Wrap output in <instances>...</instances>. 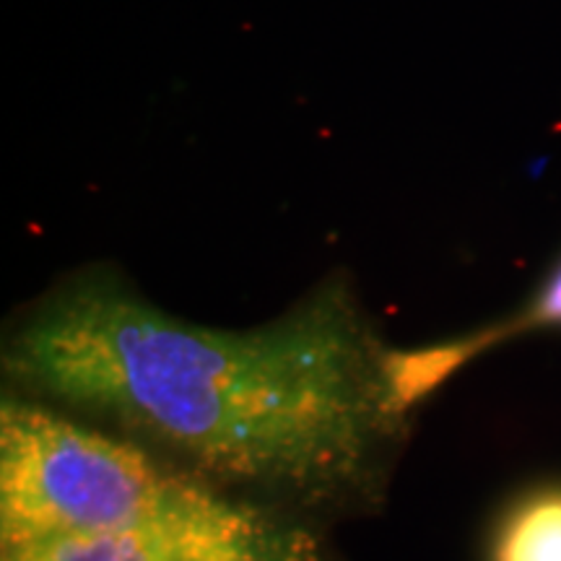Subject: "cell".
Here are the masks:
<instances>
[{
  "label": "cell",
  "mask_w": 561,
  "mask_h": 561,
  "mask_svg": "<svg viewBox=\"0 0 561 561\" xmlns=\"http://www.w3.org/2000/svg\"><path fill=\"white\" fill-rule=\"evenodd\" d=\"M388 351L343 284L268 325L216 331L89 271L11 333L3 371L34 401L100 421L216 489L328 502L367 483L405 421Z\"/></svg>",
  "instance_id": "6da1fadb"
},
{
  "label": "cell",
  "mask_w": 561,
  "mask_h": 561,
  "mask_svg": "<svg viewBox=\"0 0 561 561\" xmlns=\"http://www.w3.org/2000/svg\"><path fill=\"white\" fill-rule=\"evenodd\" d=\"M231 500L149 447L34 398L0 403V549L159 525L231 523Z\"/></svg>",
  "instance_id": "7a4b0ae2"
},
{
  "label": "cell",
  "mask_w": 561,
  "mask_h": 561,
  "mask_svg": "<svg viewBox=\"0 0 561 561\" xmlns=\"http://www.w3.org/2000/svg\"><path fill=\"white\" fill-rule=\"evenodd\" d=\"M0 561H325L322 546L297 523L263 507L242 520L58 538L0 549Z\"/></svg>",
  "instance_id": "3957f363"
},
{
  "label": "cell",
  "mask_w": 561,
  "mask_h": 561,
  "mask_svg": "<svg viewBox=\"0 0 561 561\" xmlns=\"http://www.w3.org/2000/svg\"><path fill=\"white\" fill-rule=\"evenodd\" d=\"M494 561H561V491L523 502L502 525Z\"/></svg>",
  "instance_id": "277c9868"
},
{
  "label": "cell",
  "mask_w": 561,
  "mask_h": 561,
  "mask_svg": "<svg viewBox=\"0 0 561 561\" xmlns=\"http://www.w3.org/2000/svg\"><path fill=\"white\" fill-rule=\"evenodd\" d=\"M546 325H561V263L557 265V271L551 273L549 280L541 286V291L533 297L530 305L525 307L517 318L504 322V325H494V328H486V331L471 333L468 335V341H471L476 356H479L481 351H486L489 346H494V343L510 339V335L530 331V328H546Z\"/></svg>",
  "instance_id": "5b68a950"
}]
</instances>
